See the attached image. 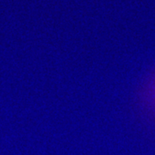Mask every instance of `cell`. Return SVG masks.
I'll return each instance as SVG.
<instances>
[]
</instances>
